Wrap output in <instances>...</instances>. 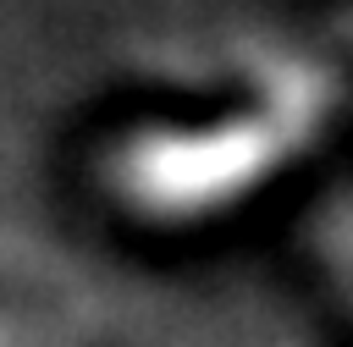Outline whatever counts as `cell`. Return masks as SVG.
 Here are the masks:
<instances>
[{
	"label": "cell",
	"instance_id": "6da1fadb",
	"mask_svg": "<svg viewBox=\"0 0 353 347\" xmlns=\"http://www.w3.org/2000/svg\"><path fill=\"white\" fill-rule=\"evenodd\" d=\"M0 347H11V336H6V319H0Z\"/></svg>",
	"mask_w": 353,
	"mask_h": 347
}]
</instances>
